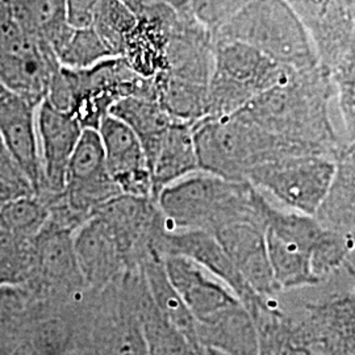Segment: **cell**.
Here are the masks:
<instances>
[{"label": "cell", "mask_w": 355, "mask_h": 355, "mask_svg": "<svg viewBox=\"0 0 355 355\" xmlns=\"http://www.w3.org/2000/svg\"><path fill=\"white\" fill-rule=\"evenodd\" d=\"M333 94L330 71L318 64L311 70L295 71L286 82L259 94L239 111L305 154L333 158L343 142L330 121Z\"/></svg>", "instance_id": "cell-1"}, {"label": "cell", "mask_w": 355, "mask_h": 355, "mask_svg": "<svg viewBox=\"0 0 355 355\" xmlns=\"http://www.w3.org/2000/svg\"><path fill=\"white\" fill-rule=\"evenodd\" d=\"M214 33L178 8L166 48L165 71L152 80L154 95L173 119L195 124L205 117L215 60Z\"/></svg>", "instance_id": "cell-2"}, {"label": "cell", "mask_w": 355, "mask_h": 355, "mask_svg": "<svg viewBox=\"0 0 355 355\" xmlns=\"http://www.w3.org/2000/svg\"><path fill=\"white\" fill-rule=\"evenodd\" d=\"M262 195L248 182L195 173L161 191L157 200L167 230L215 233L230 223L261 217Z\"/></svg>", "instance_id": "cell-3"}, {"label": "cell", "mask_w": 355, "mask_h": 355, "mask_svg": "<svg viewBox=\"0 0 355 355\" xmlns=\"http://www.w3.org/2000/svg\"><path fill=\"white\" fill-rule=\"evenodd\" d=\"M200 171L232 182H248L249 173L278 158L308 155L297 146L275 137L237 111L193 124Z\"/></svg>", "instance_id": "cell-4"}, {"label": "cell", "mask_w": 355, "mask_h": 355, "mask_svg": "<svg viewBox=\"0 0 355 355\" xmlns=\"http://www.w3.org/2000/svg\"><path fill=\"white\" fill-rule=\"evenodd\" d=\"M140 95L155 98L152 80L137 76L121 57H114L80 70L60 66L44 101L73 114L83 129L98 130L116 103Z\"/></svg>", "instance_id": "cell-5"}, {"label": "cell", "mask_w": 355, "mask_h": 355, "mask_svg": "<svg viewBox=\"0 0 355 355\" xmlns=\"http://www.w3.org/2000/svg\"><path fill=\"white\" fill-rule=\"evenodd\" d=\"M214 38L246 44L295 71L321 64L306 28L286 0H255L217 29Z\"/></svg>", "instance_id": "cell-6"}, {"label": "cell", "mask_w": 355, "mask_h": 355, "mask_svg": "<svg viewBox=\"0 0 355 355\" xmlns=\"http://www.w3.org/2000/svg\"><path fill=\"white\" fill-rule=\"evenodd\" d=\"M214 71L204 119L237 112L255 96L286 82L295 73L239 41L215 40Z\"/></svg>", "instance_id": "cell-7"}, {"label": "cell", "mask_w": 355, "mask_h": 355, "mask_svg": "<svg viewBox=\"0 0 355 355\" xmlns=\"http://www.w3.org/2000/svg\"><path fill=\"white\" fill-rule=\"evenodd\" d=\"M267 252L280 291L321 283L312 270V257L325 229L313 216L280 212L262 199Z\"/></svg>", "instance_id": "cell-8"}, {"label": "cell", "mask_w": 355, "mask_h": 355, "mask_svg": "<svg viewBox=\"0 0 355 355\" xmlns=\"http://www.w3.org/2000/svg\"><path fill=\"white\" fill-rule=\"evenodd\" d=\"M51 48L15 21L7 4L0 8V85L32 102H42L60 67Z\"/></svg>", "instance_id": "cell-9"}, {"label": "cell", "mask_w": 355, "mask_h": 355, "mask_svg": "<svg viewBox=\"0 0 355 355\" xmlns=\"http://www.w3.org/2000/svg\"><path fill=\"white\" fill-rule=\"evenodd\" d=\"M333 159L322 155H293L255 167L246 178L254 189L271 192L299 214L315 216L333 177Z\"/></svg>", "instance_id": "cell-10"}, {"label": "cell", "mask_w": 355, "mask_h": 355, "mask_svg": "<svg viewBox=\"0 0 355 355\" xmlns=\"http://www.w3.org/2000/svg\"><path fill=\"white\" fill-rule=\"evenodd\" d=\"M123 195L110 175L96 129H85L67 166L60 195L69 215L89 218L102 205Z\"/></svg>", "instance_id": "cell-11"}, {"label": "cell", "mask_w": 355, "mask_h": 355, "mask_svg": "<svg viewBox=\"0 0 355 355\" xmlns=\"http://www.w3.org/2000/svg\"><path fill=\"white\" fill-rule=\"evenodd\" d=\"M293 343L318 355H355V296L346 293L305 304L300 320L290 321Z\"/></svg>", "instance_id": "cell-12"}, {"label": "cell", "mask_w": 355, "mask_h": 355, "mask_svg": "<svg viewBox=\"0 0 355 355\" xmlns=\"http://www.w3.org/2000/svg\"><path fill=\"white\" fill-rule=\"evenodd\" d=\"M154 250L161 258L165 255H180L204 267L228 286L252 318L271 303L252 290L212 233L165 228L157 239Z\"/></svg>", "instance_id": "cell-13"}, {"label": "cell", "mask_w": 355, "mask_h": 355, "mask_svg": "<svg viewBox=\"0 0 355 355\" xmlns=\"http://www.w3.org/2000/svg\"><path fill=\"white\" fill-rule=\"evenodd\" d=\"M214 236L255 293L268 299L280 291L267 252L263 216L230 223Z\"/></svg>", "instance_id": "cell-14"}, {"label": "cell", "mask_w": 355, "mask_h": 355, "mask_svg": "<svg viewBox=\"0 0 355 355\" xmlns=\"http://www.w3.org/2000/svg\"><path fill=\"white\" fill-rule=\"evenodd\" d=\"M98 133L108 173L121 193L154 200L148 158L132 129L112 114H107Z\"/></svg>", "instance_id": "cell-15"}, {"label": "cell", "mask_w": 355, "mask_h": 355, "mask_svg": "<svg viewBox=\"0 0 355 355\" xmlns=\"http://www.w3.org/2000/svg\"><path fill=\"white\" fill-rule=\"evenodd\" d=\"M40 104L8 91L0 95V136L36 195L42 187L37 130Z\"/></svg>", "instance_id": "cell-16"}, {"label": "cell", "mask_w": 355, "mask_h": 355, "mask_svg": "<svg viewBox=\"0 0 355 355\" xmlns=\"http://www.w3.org/2000/svg\"><path fill=\"white\" fill-rule=\"evenodd\" d=\"M38 144L42 168V187L53 195L64 192L67 166L83 133L73 114L61 112L42 101L37 111Z\"/></svg>", "instance_id": "cell-17"}, {"label": "cell", "mask_w": 355, "mask_h": 355, "mask_svg": "<svg viewBox=\"0 0 355 355\" xmlns=\"http://www.w3.org/2000/svg\"><path fill=\"white\" fill-rule=\"evenodd\" d=\"M178 8L159 4L136 15V24L125 41L121 58L144 79L154 80L165 71L166 48Z\"/></svg>", "instance_id": "cell-18"}, {"label": "cell", "mask_w": 355, "mask_h": 355, "mask_svg": "<svg viewBox=\"0 0 355 355\" xmlns=\"http://www.w3.org/2000/svg\"><path fill=\"white\" fill-rule=\"evenodd\" d=\"M162 262L167 279L198 322L241 304L224 282L189 258L165 255Z\"/></svg>", "instance_id": "cell-19"}, {"label": "cell", "mask_w": 355, "mask_h": 355, "mask_svg": "<svg viewBox=\"0 0 355 355\" xmlns=\"http://www.w3.org/2000/svg\"><path fill=\"white\" fill-rule=\"evenodd\" d=\"M312 38L320 62L331 70L353 36L355 17L338 0H286Z\"/></svg>", "instance_id": "cell-20"}, {"label": "cell", "mask_w": 355, "mask_h": 355, "mask_svg": "<svg viewBox=\"0 0 355 355\" xmlns=\"http://www.w3.org/2000/svg\"><path fill=\"white\" fill-rule=\"evenodd\" d=\"M76 262L83 282L104 286L127 266V257L99 216L87 218L74 234Z\"/></svg>", "instance_id": "cell-21"}, {"label": "cell", "mask_w": 355, "mask_h": 355, "mask_svg": "<svg viewBox=\"0 0 355 355\" xmlns=\"http://www.w3.org/2000/svg\"><path fill=\"white\" fill-rule=\"evenodd\" d=\"M331 159L329 189L313 217L322 228L349 236L355 227V142H341Z\"/></svg>", "instance_id": "cell-22"}, {"label": "cell", "mask_w": 355, "mask_h": 355, "mask_svg": "<svg viewBox=\"0 0 355 355\" xmlns=\"http://www.w3.org/2000/svg\"><path fill=\"white\" fill-rule=\"evenodd\" d=\"M33 243L35 268L48 284L70 287L85 283L76 262L71 227L51 218Z\"/></svg>", "instance_id": "cell-23"}, {"label": "cell", "mask_w": 355, "mask_h": 355, "mask_svg": "<svg viewBox=\"0 0 355 355\" xmlns=\"http://www.w3.org/2000/svg\"><path fill=\"white\" fill-rule=\"evenodd\" d=\"M198 171H200V167L193 139V124L174 120L150 165L154 200L167 186Z\"/></svg>", "instance_id": "cell-24"}, {"label": "cell", "mask_w": 355, "mask_h": 355, "mask_svg": "<svg viewBox=\"0 0 355 355\" xmlns=\"http://www.w3.org/2000/svg\"><path fill=\"white\" fill-rule=\"evenodd\" d=\"M142 268L146 288L159 315L198 353L205 355L198 336V321L167 279L162 258L153 255L142 263Z\"/></svg>", "instance_id": "cell-25"}, {"label": "cell", "mask_w": 355, "mask_h": 355, "mask_svg": "<svg viewBox=\"0 0 355 355\" xmlns=\"http://www.w3.org/2000/svg\"><path fill=\"white\" fill-rule=\"evenodd\" d=\"M110 114L132 129L142 145L150 168L166 132L175 119L166 112L157 98L142 95L121 99L111 108Z\"/></svg>", "instance_id": "cell-26"}, {"label": "cell", "mask_w": 355, "mask_h": 355, "mask_svg": "<svg viewBox=\"0 0 355 355\" xmlns=\"http://www.w3.org/2000/svg\"><path fill=\"white\" fill-rule=\"evenodd\" d=\"M6 4L17 26L51 49L70 26L66 0H7Z\"/></svg>", "instance_id": "cell-27"}, {"label": "cell", "mask_w": 355, "mask_h": 355, "mask_svg": "<svg viewBox=\"0 0 355 355\" xmlns=\"http://www.w3.org/2000/svg\"><path fill=\"white\" fill-rule=\"evenodd\" d=\"M51 51L62 67L76 70L87 69L104 60L114 58L92 26H67L53 42Z\"/></svg>", "instance_id": "cell-28"}, {"label": "cell", "mask_w": 355, "mask_h": 355, "mask_svg": "<svg viewBox=\"0 0 355 355\" xmlns=\"http://www.w3.org/2000/svg\"><path fill=\"white\" fill-rule=\"evenodd\" d=\"M51 209L37 195L19 196L0 207V229L23 241H33L51 220Z\"/></svg>", "instance_id": "cell-29"}, {"label": "cell", "mask_w": 355, "mask_h": 355, "mask_svg": "<svg viewBox=\"0 0 355 355\" xmlns=\"http://www.w3.org/2000/svg\"><path fill=\"white\" fill-rule=\"evenodd\" d=\"M136 24V15L121 0H101L91 26L112 57H120Z\"/></svg>", "instance_id": "cell-30"}, {"label": "cell", "mask_w": 355, "mask_h": 355, "mask_svg": "<svg viewBox=\"0 0 355 355\" xmlns=\"http://www.w3.org/2000/svg\"><path fill=\"white\" fill-rule=\"evenodd\" d=\"M95 355H150L137 318H121L107 324L95 341Z\"/></svg>", "instance_id": "cell-31"}, {"label": "cell", "mask_w": 355, "mask_h": 355, "mask_svg": "<svg viewBox=\"0 0 355 355\" xmlns=\"http://www.w3.org/2000/svg\"><path fill=\"white\" fill-rule=\"evenodd\" d=\"M338 105L347 133V142H355V26L353 36L340 58L330 70Z\"/></svg>", "instance_id": "cell-32"}, {"label": "cell", "mask_w": 355, "mask_h": 355, "mask_svg": "<svg viewBox=\"0 0 355 355\" xmlns=\"http://www.w3.org/2000/svg\"><path fill=\"white\" fill-rule=\"evenodd\" d=\"M352 249L349 236L325 229L312 257V270L320 282L346 265Z\"/></svg>", "instance_id": "cell-33"}, {"label": "cell", "mask_w": 355, "mask_h": 355, "mask_svg": "<svg viewBox=\"0 0 355 355\" xmlns=\"http://www.w3.org/2000/svg\"><path fill=\"white\" fill-rule=\"evenodd\" d=\"M255 0H190L192 15L215 33L225 23Z\"/></svg>", "instance_id": "cell-34"}, {"label": "cell", "mask_w": 355, "mask_h": 355, "mask_svg": "<svg viewBox=\"0 0 355 355\" xmlns=\"http://www.w3.org/2000/svg\"><path fill=\"white\" fill-rule=\"evenodd\" d=\"M0 190L10 192L15 198L36 195L29 180L15 162L10 150L0 136Z\"/></svg>", "instance_id": "cell-35"}, {"label": "cell", "mask_w": 355, "mask_h": 355, "mask_svg": "<svg viewBox=\"0 0 355 355\" xmlns=\"http://www.w3.org/2000/svg\"><path fill=\"white\" fill-rule=\"evenodd\" d=\"M99 1L101 0H66L69 24L76 28L91 26Z\"/></svg>", "instance_id": "cell-36"}, {"label": "cell", "mask_w": 355, "mask_h": 355, "mask_svg": "<svg viewBox=\"0 0 355 355\" xmlns=\"http://www.w3.org/2000/svg\"><path fill=\"white\" fill-rule=\"evenodd\" d=\"M338 1L355 17V0H338Z\"/></svg>", "instance_id": "cell-37"}, {"label": "cell", "mask_w": 355, "mask_h": 355, "mask_svg": "<svg viewBox=\"0 0 355 355\" xmlns=\"http://www.w3.org/2000/svg\"><path fill=\"white\" fill-rule=\"evenodd\" d=\"M15 199V196H12L10 192H7V191L0 190V207L3 205V204L7 203V202H10V200H12Z\"/></svg>", "instance_id": "cell-38"}, {"label": "cell", "mask_w": 355, "mask_h": 355, "mask_svg": "<svg viewBox=\"0 0 355 355\" xmlns=\"http://www.w3.org/2000/svg\"><path fill=\"white\" fill-rule=\"evenodd\" d=\"M349 241H350V245H352V249H355V227L349 233Z\"/></svg>", "instance_id": "cell-39"}, {"label": "cell", "mask_w": 355, "mask_h": 355, "mask_svg": "<svg viewBox=\"0 0 355 355\" xmlns=\"http://www.w3.org/2000/svg\"><path fill=\"white\" fill-rule=\"evenodd\" d=\"M60 355H80V354H76V353H62V354Z\"/></svg>", "instance_id": "cell-40"}, {"label": "cell", "mask_w": 355, "mask_h": 355, "mask_svg": "<svg viewBox=\"0 0 355 355\" xmlns=\"http://www.w3.org/2000/svg\"><path fill=\"white\" fill-rule=\"evenodd\" d=\"M4 91H6V89H3V86H1V85H0V95H1V94H3V92H4Z\"/></svg>", "instance_id": "cell-41"}, {"label": "cell", "mask_w": 355, "mask_h": 355, "mask_svg": "<svg viewBox=\"0 0 355 355\" xmlns=\"http://www.w3.org/2000/svg\"><path fill=\"white\" fill-rule=\"evenodd\" d=\"M3 6H4V1H3V0H0V8H1Z\"/></svg>", "instance_id": "cell-42"}, {"label": "cell", "mask_w": 355, "mask_h": 355, "mask_svg": "<svg viewBox=\"0 0 355 355\" xmlns=\"http://www.w3.org/2000/svg\"><path fill=\"white\" fill-rule=\"evenodd\" d=\"M3 1H4V3H6V1H7V0H3Z\"/></svg>", "instance_id": "cell-43"}, {"label": "cell", "mask_w": 355, "mask_h": 355, "mask_svg": "<svg viewBox=\"0 0 355 355\" xmlns=\"http://www.w3.org/2000/svg\"><path fill=\"white\" fill-rule=\"evenodd\" d=\"M354 296H355V290H354Z\"/></svg>", "instance_id": "cell-44"}]
</instances>
